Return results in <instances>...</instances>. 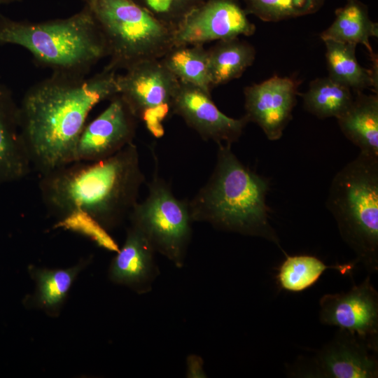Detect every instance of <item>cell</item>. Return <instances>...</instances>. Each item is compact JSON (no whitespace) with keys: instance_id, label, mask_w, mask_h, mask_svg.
<instances>
[{"instance_id":"obj_27","label":"cell","mask_w":378,"mask_h":378,"mask_svg":"<svg viewBox=\"0 0 378 378\" xmlns=\"http://www.w3.org/2000/svg\"><path fill=\"white\" fill-rule=\"evenodd\" d=\"M57 225L83 234L108 250L116 252L119 250L117 244L107 233V230L86 214L82 212L71 214L59 220Z\"/></svg>"},{"instance_id":"obj_3","label":"cell","mask_w":378,"mask_h":378,"mask_svg":"<svg viewBox=\"0 0 378 378\" xmlns=\"http://www.w3.org/2000/svg\"><path fill=\"white\" fill-rule=\"evenodd\" d=\"M218 145L214 170L206 183L188 200L194 222L242 235L264 238L279 246L270 222L267 178L245 166L232 145Z\"/></svg>"},{"instance_id":"obj_9","label":"cell","mask_w":378,"mask_h":378,"mask_svg":"<svg viewBox=\"0 0 378 378\" xmlns=\"http://www.w3.org/2000/svg\"><path fill=\"white\" fill-rule=\"evenodd\" d=\"M378 340L340 329L309 357L298 358L288 370L293 377L308 378H377Z\"/></svg>"},{"instance_id":"obj_20","label":"cell","mask_w":378,"mask_h":378,"mask_svg":"<svg viewBox=\"0 0 378 378\" xmlns=\"http://www.w3.org/2000/svg\"><path fill=\"white\" fill-rule=\"evenodd\" d=\"M335 15L332 24L320 34L323 41L362 44L371 57L376 55L370 38L378 36V24L370 19L366 4L360 0H346L343 6L335 10Z\"/></svg>"},{"instance_id":"obj_11","label":"cell","mask_w":378,"mask_h":378,"mask_svg":"<svg viewBox=\"0 0 378 378\" xmlns=\"http://www.w3.org/2000/svg\"><path fill=\"white\" fill-rule=\"evenodd\" d=\"M138 119L120 94L86 124L78 140L74 162H92L108 158L133 142Z\"/></svg>"},{"instance_id":"obj_15","label":"cell","mask_w":378,"mask_h":378,"mask_svg":"<svg viewBox=\"0 0 378 378\" xmlns=\"http://www.w3.org/2000/svg\"><path fill=\"white\" fill-rule=\"evenodd\" d=\"M155 253L141 232L130 225L122 246L109 265L110 281L139 294L150 292L159 274Z\"/></svg>"},{"instance_id":"obj_18","label":"cell","mask_w":378,"mask_h":378,"mask_svg":"<svg viewBox=\"0 0 378 378\" xmlns=\"http://www.w3.org/2000/svg\"><path fill=\"white\" fill-rule=\"evenodd\" d=\"M88 263V259H82L76 265L65 269L29 265L28 271L35 283V290L27 303L50 316H57L73 283Z\"/></svg>"},{"instance_id":"obj_10","label":"cell","mask_w":378,"mask_h":378,"mask_svg":"<svg viewBox=\"0 0 378 378\" xmlns=\"http://www.w3.org/2000/svg\"><path fill=\"white\" fill-rule=\"evenodd\" d=\"M255 30L239 0H204L175 29L174 46L250 36Z\"/></svg>"},{"instance_id":"obj_12","label":"cell","mask_w":378,"mask_h":378,"mask_svg":"<svg viewBox=\"0 0 378 378\" xmlns=\"http://www.w3.org/2000/svg\"><path fill=\"white\" fill-rule=\"evenodd\" d=\"M300 81L274 75L244 89L245 116L257 124L270 141L279 139L292 119Z\"/></svg>"},{"instance_id":"obj_2","label":"cell","mask_w":378,"mask_h":378,"mask_svg":"<svg viewBox=\"0 0 378 378\" xmlns=\"http://www.w3.org/2000/svg\"><path fill=\"white\" fill-rule=\"evenodd\" d=\"M145 181L132 142L105 159L74 162L41 175L38 187L47 211L58 220L82 212L108 231L128 218Z\"/></svg>"},{"instance_id":"obj_4","label":"cell","mask_w":378,"mask_h":378,"mask_svg":"<svg viewBox=\"0 0 378 378\" xmlns=\"http://www.w3.org/2000/svg\"><path fill=\"white\" fill-rule=\"evenodd\" d=\"M8 44L24 48L53 74L87 76L107 57L104 37L84 6L69 17L36 22L0 15V45Z\"/></svg>"},{"instance_id":"obj_25","label":"cell","mask_w":378,"mask_h":378,"mask_svg":"<svg viewBox=\"0 0 378 378\" xmlns=\"http://www.w3.org/2000/svg\"><path fill=\"white\" fill-rule=\"evenodd\" d=\"M248 15L276 22L318 12L326 0H242Z\"/></svg>"},{"instance_id":"obj_8","label":"cell","mask_w":378,"mask_h":378,"mask_svg":"<svg viewBox=\"0 0 378 378\" xmlns=\"http://www.w3.org/2000/svg\"><path fill=\"white\" fill-rule=\"evenodd\" d=\"M119 94L138 120L155 138L164 133L163 122L172 113V101L179 80L160 59L142 62L118 74Z\"/></svg>"},{"instance_id":"obj_19","label":"cell","mask_w":378,"mask_h":378,"mask_svg":"<svg viewBox=\"0 0 378 378\" xmlns=\"http://www.w3.org/2000/svg\"><path fill=\"white\" fill-rule=\"evenodd\" d=\"M328 76L336 82L350 88L353 92L363 91L373 88L377 93V57H372L370 69L363 67L356 57V45L324 41Z\"/></svg>"},{"instance_id":"obj_28","label":"cell","mask_w":378,"mask_h":378,"mask_svg":"<svg viewBox=\"0 0 378 378\" xmlns=\"http://www.w3.org/2000/svg\"><path fill=\"white\" fill-rule=\"evenodd\" d=\"M186 377L205 378L206 374L204 369L202 358L196 354H190L186 358Z\"/></svg>"},{"instance_id":"obj_22","label":"cell","mask_w":378,"mask_h":378,"mask_svg":"<svg viewBox=\"0 0 378 378\" xmlns=\"http://www.w3.org/2000/svg\"><path fill=\"white\" fill-rule=\"evenodd\" d=\"M160 60L181 83L211 94L208 52L204 45L174 46Z\"/></svg>"},{"instance_id":"obj_23","label":"cell","mask_w":378,"mask_h":378,"mask_svg":"<svg viewBox=\"0 0 378 378\" xmlns=\"http://www.w3.org/2000/svg\"><path fill=\"white\" fill-rule=\"evenodd\" d=\"M357 262L326 265L316 256H288L281 263L276 275L279 286L293 293L302 292L314 285L327 270H335L342 275L350 274Z\"/></svg>"},{"instance_id":"obj_6","label":"cell","mask_w":378,"mask_h":378,"mask_svg":"<svg viewBox=\"0 0 378 378\" xmlns=\"http://www.w3.org/2000/svg\"><path fill=\"white\" fill-rule=\"evenodd\" d=\"M105 41L108 62L104 68L127 70L160 59L174 47V30L132 0H82Z\"/></svg>"},{"instance_id":"obj_7","label":"cell","mask_w":378,"mask_h":378,"mask_svg":"<svg viewBox=\"0 0 378 378\" xmlns=\"http://www.w3.org/2000/svg\"><path fill=\"white\" fill-rule=\"evenodd\" d=\"M148 183V194L137 202L128 219L130 225L146 238L155 253L168 259L175 267L184 266L192 239L193 223L188 200L177 198L170 185L158 173V160Z\"/></svg>"},{"instance_id":"obj_17","label":"cell","mask_w":378,"mask_h":378,"mask_svg":"<svg viewBox=\"0 0 378 378\" xmlns=\"http://www.w3.org/2000/svg\"><path fill=\"white\" fill-rule=\"evenodd\" d=\"M349 108L338 118L343 134L360 152L378 156V95L354 92Z\"/></svg>"},{"instance_id":"obj_24","label":"cell","mask_w":378,"mask_h":378,"mask_svg":"<svg viewBox=\"0 0 378 378\" xmlns=\"http://www.w3.org/2000/svg\"><path fill=\"white\" fill-rule=\"evenodd\" d=\"M303 107L318 118L341 116L351 106L354 93L330 78H317L309 83L308 90L300 94Z\"/></svg>"},{"instance_id":"obj_1","label":"cell","mask_w":378,"mask_h":378,"mask_svg":"<svg viewBox=\"0 0 378 378\" xmlns=\"http://www.w3.org/2000/svg\"><path fill=\"white\" fill-rule=\"evenodd\" d=\"M117 78L104 69L91 76L52 73L27 90L20 127L31 167L41 175L74 162L90 111L119 93Z\"/></svg>"},{"instance_id":"obj_5","label":"cell","mask_w":378,"mask_h":378,"mask_svg":"<svg viewBox=\"0 0 378 378\" xmlns=\"http://www.w3.org/2000/svg\"><path fill=\"white\" fill-rule=\"evenodd\" d=\"M326 207L356 262L378 270V156L360 152L333 177Z\"/></svg>"},{"instance_id":"obj_21","label":"cell","mask_w":378,"mask_h":378,"mask_svg":"<svg viewBox=\"0 0 378 378\" xmlns=\"http://www.w3.org/2000/svg\"><path fill=\"white\" fill-rule=\"evenodd\" d=\"M207 52L213 88L240 78L256 55L253 46L239 37L218 41Z\"/></svg>"},{"instance_id":"obj_29","label":"cell","mask_w":378,"mask_h":378,"mask_svg":"<svg viewBox=\"0 0 378 378\" xmlns=\"http://www.w3.org/2000/svg\"><path fill=\"white\" fill-rule=\"evenodd\" d=\"M20 1L22 0H0V6Z\"/></svg>"},{"instance_id":"obj_13","label":"cell","mask_w":378,"mask_h":378,"mask_svg":"<svg viewBox=\"0 0 378 378\" xmlns=\"http://www.w3.org/2000/svg\"><path fill=\"white\" fill-rule=\"evenodd\" d=\"M172 113L181 117L203 140L216 144L237 142L249 122L245 115H226L216 106L211 94L180 81L172 98Z\"/></svg>"},{"instance_id":"obj_16","label":"cell","mask_w":378,"mask_h":378,"mask_svg":"<svg viewBox=\"0 0 378 378\" xmlns=\"http://www.w3.org/2000/svg\"><path fill=\"white\" fill-rule=\"evenodd\" d=\"M31 167L20 132L19 106L11 90L0 83V185L25 178Z\"/></svg>"},{"instance_id":"obj_14","label":"cell","mask_w":378,"mask_h":378,"mask_svg":"<svg viewBox=\"0 0 378 378\" xmlns=\"http://www.w3.org/2000/svg\"><path fill=\"white\" fill-rule=\"evenodd\" d=\"M319 307L321 323L378 340V293L370 275L346 292L323 295Z\"/></svg>"},{"instance_id":"obj_26","label":"cell","mask_w":378,"mask_h":378,"mask_svg":"<svg viewBox=\"0 0 378 378\" xmlns=\"http://www.w3.org/2000/svg\"><path fill=\"white\" fill-rule=\"evenodd\" d=\"M155 18L175 29L204 0H132Z\"/></svg>"}]
</instances>
